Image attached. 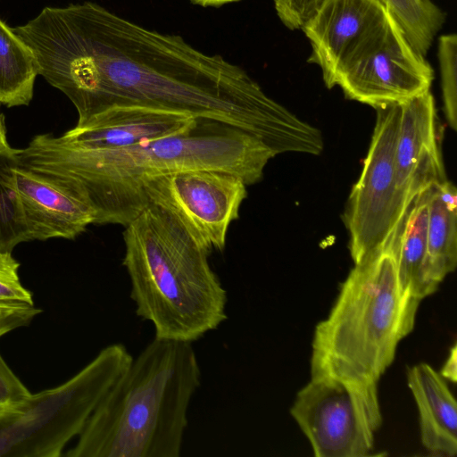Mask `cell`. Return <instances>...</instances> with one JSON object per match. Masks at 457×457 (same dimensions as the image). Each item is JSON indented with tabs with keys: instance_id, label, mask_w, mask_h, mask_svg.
<instances>
[{
	"instance_id": "cell-1",
	"label": "cell",
	"mask_w": 457,
	"mask_h": 457,
	"mask_svg": "<svg viewBox=\"0 0 457 457\" xmlns=\"http://www.w3.org/2000/svg\"><path fill=\"white\" fill-rule=\"evenodd\" d=\"M13 30L33 53L38 75L75 106L76 127L110 108L136 106L232 126L276 154L293 151L303 136L304 121L242 67L96 3L45 7Z\"/></svg>"
},
{
	"instance_id": "cell-2",
	"label": "cell",
	"mask_w": 457,
	"mask_h": 457,
	"mask_svg": "<svg viewBox=\"0 0 457 457\" xmlns=\"http://www.w3.org/2000/svg\"><path fill=\"white\" fill-rule=\"evenodd\" d=\"M276 154L257 137L232 126L197 119L180 133L117 150H86L53 134L35 136L16 149V163L89 206L94 224L126 226L145 207L143 183L192 169L237 174L259 182Z\"/></svg>"
},
{
	"instance_id": "cell-3",
	"label": "cell",
	"mask_w": 457,
	"mask_h": 457,
	"mask_svg": "<svg viewBox=\"0 0 457 457\" xmlns=\"http://www.w3.org/2000/svg\"><path fill=\"white\" fill-rule=\"evenodd\" d=\"M201 370L192 343L155 338L100 401L69 457H179Z\"/></svg>"
},
{
	"instance_id": "cell-4",
	"label": "cell",
	"mask_w": 457,
	"mask_h": 457,
	"mask_svg": "<svg viewBox=\"0 0 457 457\" xmlns=\"http://www.w3.org/2000/svg\"><path fill=\"white\" fill-rule=\"evenodd\" d=\"M123 240L130 298L155 338L193 343L228 319L211 253L174 214L149 204L125 226Z\"/></svg>"
},
{
	"instance_id": "cell-5",
	"label": "cell",
	"mask_w": 457,
	"mask_h": 457,
	"mask_svg": "<svg viewBox=\"0 0 457 457\" xmlns=\"http://www.w3.org/2000/svg\"><path fill=\"white\" fill-rule=\"evenodd\" d=\"M420 301L401 289L390 242L354 267L314 330L311 377L378 385L413 329Z\"/></svg>"
},
{
	"instance_id": "cell-6",
	"label": "cell",
	"mask_w": 457,
	"mask_h": 457,
	"mask_svg": "<svg viewBox=\"0 0 457 457\" xmlns=\"http://www.w3.org/2000/svg\"><path fill=\"white\" fill-rule=\"evenodd\" d=\"M132 360L124 345H109L64 383L0 411V456L62 455Z\"/></svg>"
},
{
	"instance_id": "cell-7",
	"label": "cell",
	"mask_w": 457,
	"mask_h": 457,
	"mask_svg": "<svg viewBox=\"0 0 457 457\" xmlns=\"http://www.w3.org/2000/svg\"><path fill=\"white\" fill-rule=\"evenodd\" d=\"M290 414L315 457H366L382 424L378 385L328 376L312 377L297 393Z\"/></svg>"
},
{
	"instance_id": "cell-8",
	"label": "cell",
	"mask_w": 457,
	"mask_h": 457,
	"mask_svg": "<svg viewBox=\"0 0 457 457\" xmlns=\"http://www.w3.org/2000/svg\"><path fill=\"white\" fill-rule=\"evenodd\" d=\"M375 110L377 118L371 142L344 214L354 264L362 262L386 245L409 206L395 180L400 104Z\"/></svg>"
},
{
	"instance_id": "cell-9",
	"label": "cell",
	"mask_w": 457,
	"mask_h": 457,
	"mask_svg": "<svg viewBox=\"0 0 457 457\" xmlns=\"http://www.w3.org/2000/svg\"><path fill=\"white\" fill-rule=\"evenodd\" d=\"M247 185L235 173L192 169L153 177L142 185L143 201L174 214L210 253L222 251L238 219Z\"/></svg>"
},
{
	"instance_id": "cell-10",
	"label": "cell",
	"mask_w": 457,
	"mask_h": 457,
	"mask_svg": "<svg viewBox=\"0 0 457 457\" xmlns=\"http://www.w3.org/2000/svg\"><path fill=\"white\" fill-rule=\"evenodd\" d=\"M433 79L431 65L413 49L387 11L383 33L340 73L336 86L346 98L376 109L430 90Z\"/></svg>"
},
{
	"instance_id": "cell-11",
	"label": "cell",
	"mask_w": 457,
	"mask_h": 457,
	"mask_svg": "<svg viewBox=\"0 0 457 457\" xmlns=\"http://www.w3.org/2000/svg\"><path fill=\"white\" fill-rule=\"evenodd\" d=\"M386 14L378 0H323L303 25L312 48L308 62L320 67L328 88L380 37Z\"/></svg>"
},
{
	"instance_id": "cell-12",
	"label": "cell",
	"mask_w": 457,
	"mask_h": 457,
	"mask_svg": "<svg viewBox=\"0 0 457 457\" xmlns=\"http://www.w3.org/2000/svg\"><path fill=\"white\" fill-rule=\"evenodd\" d=\"M395 152L397 188L409 205L420 193L446 179L436 109L430 90L400 103Z\"/></svg>"
},
{
	"instance_id": "cell-13",
	"label": "cell",
	"mask_w": 457,
	"mask_h": 457,
	"mask_svg": "<svg viewBox=\"0 0 457 457\" xmlns=\"http://www.w3.org/2000/svg\"><path fill=\"white\" fill-rule=\"evenodd\" d=\"M13 190L28 241L73 239L94 224L95 214L85 203L39 175L12 166Z\"/></svg>"
},
{
	"instance_id": "cell-14",
	"label": "cell",
	"mask_w": 457,
	"mask_h": 457,
	"mask_svg": "<svg viewBox=\"0 0 457 457\" xmlns=\"http://www.w3.org/2000/svg\"><path fill=\"white\" fill-rule=\"evenodd\" d=\"M197 119L170 111L119 106L110 108L60 136L86 150H117L180 133Z\"/></svg>"
},
{
	"instance_id": "cell-15",
	"label": "cell",
	"mask_w": 457,
	"mask_h": 457,
	"mask_svg": "<svg viewBox=\"0 0 457 457\" xmlns=\"http://www.w3.org/2000/svg\"><path fill=\"white\" fill-rule=\"evenodd\" d=\"M407 383L417 404L422 445L435 455L457 453V405L445 379L429 364L407 370Z\"/></svg>"
},
{
	"instance_id": "cell-16",
	"label": "cell",
	"mask_w": 457,
	"mask_h": 457,
	"mask_svg": "<svg viewBox=\"0 0 457 457\" xmlns=\"http://www.w3.org/2000/svg\"><path fill=\"white\" fill-rule=\"evenodd\" d=\"M429 188L411 202L390 237L401 289L405 295L420 302L437 289L426 274Z\"/></svg>"
},
{
	"instance_id": "cell-17",
	"label": "cell",
	"mask_w": 457,
	"mask_h": 457,
	"mask_svg": "<svg viewBox=\"0 0 457 457\" xmlns=\"http://www.w3.org/2000/svg\"><path fill=\"white\" fill-rule=\"evenodd\" d=\"M457 265V189L445 180L429 188L426 274L439 284Z\"/></svg>"
},
{
	"instance_id": "cell-18",
	"label": "cell",
	"mask_w": 457,
	"mask_h": 457,
	"mask_svg": "<svg viewBox=\"0 0 457 457\" xmlns=\"http://www.w3.org/2000/svg\"><path fill=\"white\" fill-rule=\"evenodd\" d=\"M37 76L30 48L0 19V103L8 107L29 105Z\"/></svg>"
},
{
	"instance_id": "cell-19",
	"label": "cell",
	"mask_w": 457,
	"mask_h": 457,
	"mask_svg": "<svg viewBox=\"0 0 457 457\" xmlns=\"http://www.w3.org/2000/svg\"><path fill=\"white\" fill-rule=\"evenodd\" d=\"M378 1L395 19L413 49L425 56L445 21V12L430 0Z\"/></svg>"
},
{
	"instance_id": "cell-20",
	"label": "cell",
	"mask_w": 457,
	"mask_h": 457,
	"mask_svg": "<svg viewBox=\"0 0 457 457\" xmlns=\"http://www.w3.org/2000/svg\"><path fill=\"white\" fill-rule=\"evenodd\" d=\"M14 155L0 156V253H12L28 241L13 190Z\"/></svg>"
},
{
	"instance_id": "cell-21",
	"label": "cell",
	"mask_w": 457,
	"mask_h": 457,
	"mask_svg": "<svg viewBox=\"0 0 457 457\" xmlns=\"http://www.w3.org/2000/svg\"><path fill=\"white\" fill-rule=\"evenodd\" d=\"M437 56L441 75L444 112L448 125L457 129V36L438 38Z\"/></svg>"
},
{
	"instance_id": "cell-22",
	"label": "cell",
	"mask_w": 457,
	"mask_h": 457,
	"mask_svg": "<svg viewBox=\"0 0 457 457\" xmlns=\"http://www.w3.org/2000/svg\"><path fill=\"white\" fill-rule=\"evenodd\" d=\"M19 268L12 253H0V303L34 304L32 293L21 282Z\"/></svg>"
},
{
	"instance_id": "cell-23",
	"label": "cell",
	"mask_w": 457,
	"mask_h": 457,
	"mask_svg": "<svg viewBox=\"0 0 457 457\" xmlns=\"http://www.w3.org/2000/svg\"><path fill=\"white\" fill-rule=\"evenodd\" d=\"M323 0H273L281 22L290 30L300 29Z\"/></svg>"
},
{
	"instance_id": "cell-24",
	"label": "cell",
	"mask_w": 457,
	"mask_h": 457,
	"mask_svg": "<svg viewBox=\"0 0 457 457\" xmlns=\"http://www.w3.org/2000/svg\"><path fill=\"white\" fill-rule=\"evenodd\" d=\"M30 394L0 353V411L21 403Z\"/></svg>"
},
{
	"instance_id": "cell-25",
	"label": "cell",
	"mask_w": 457,
	"mask_h": 457,
	"mask_svg": "<svg viewBox=\"0 0 457 457\" xmlns=\"http://www.w3.org/2000/svg\"><path fill=\"white\" fill-rule=\"evenodd\" d=\"M457 347L454 344L451 348L449 355L445 361L441 370L439 371L440 375L445 378L448 379L453 383L456 382L457 378Z\"/></svg>"
},
{
	"instance_id": "cell-26",
	"label": "cell",
	"mask_w": 457,
	"mask_h": 457,
	"mask_svg": "<svg viewBox=\"0 0 457 457\" xmlns=\"http://www.w3.org/2000/svg\"><path fill=\"white\" fill-rule=\"evenodd\" d=\"M16 149L12 148L8 142L4 116L0 112V156L13 155Z\"/></svg>"
},
{
	"instance_id": "cell-27",
	"label": "cell",
	"mask_w": 457,
	"mask_h": 457,
	"mask_svg": "<svg viewBox=\"0 0 457 457\" xmlns=\"http://www.w3.org/2000/svg\"><path fill=\"white\" fill-rule=\"evenodd\" d=\"M191 3L203 7H220L224 4L236 3L240 0H189Z\"/></svg>"
}]
</instances>
